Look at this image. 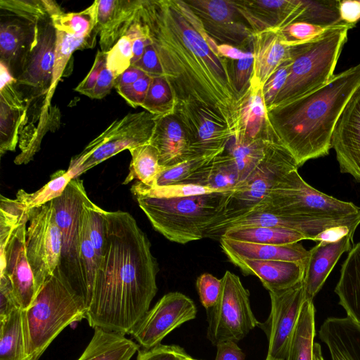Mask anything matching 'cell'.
Returning <instances> with one entry per match:
<instances>
[{
    "label": "cell",
    "mask_w": 360,
    "mask_h": 360,
    "mask_svg": "<svg viewBox=\"0 0 360 360\" xmlns=\"http://www.w3.org/2000/svg\"><path fill=\"white\" fill-rule=\"evenodd\" d=\"M331 148L340 170L360 183V89L349 101L335 127Z\"/></svg>",
    "instance_id": "cell-20"
},
{
    "label": "cell",
    "mask_w": 360,
    "mask_h": 360,
    "mask_svg": "<svg viewBox=\"0 0 360 360\" xmlns=\"http://www.w3.org/2000/svg\"><path fill=\"white\" fill-rule=\"evenodd\" d=\"M220 246L226 255L257 260H282L307 262L309 250L300 242L285 245H268L239 241L221 237Z\"/></svg>",
    "instance_id": "cell-30"
},
{
    "label": "cell",
    "mask_w": 360,
    "mask_h": 360,
    "mask_svg": "<svg viewBox=\"0 0 360 360\" xmlns=\"http://www.w3.org/2000/svg\"><path fill=\"white\" fill-rule=\"evenodd\" d=\"M335 292L347 317L360 326V243L352 247L342 264Z\"/></svg>",
    "instance_id": "cell-32"
},
{
    "label": "cell",
    "mask_w": 360,
    "mask_h": 360,
    "mask_svg": "<svg viewBox=\"0 0 360 360\" xmlns=\"http://www.w3.org/2000/svg\"><path fill=\"white\" fill-rule=\"evenodd\" d=\"M153 77L146 74L129 87L122 89L117 93L131 107H141L146 99Z\"/></svg>",
    "instance_id": "cell-54"
},
{
    "label": "cell",
    "mask_w": 360,
    "mask_h": 360,
    "mask_svg": "<svg viewBox=\"0 0 360 360\" xmlns=\"http://www.w3.org/2000/svg\"><path fill=\"white\" fill-rule=\"evenodd\" d=\"M175 105L166 79L162 76L153 77L141 108L153 115L162 117L173 114Z\"/></svg>",
    "instance_id": "cell-45"
},
{
    "label": "cell",
    "mask_w": 360,
    "mask_h": 360,
    "mask_svg": "<svg viewBox=\"0 0 360 360\" xmlns=\"http://www.w3.org/2000/svg\"><path fill=\"white\" fill-rule=\"evenodd\" d=\"M302 12L296 22H304L324 27L342 22L339 13V1L302 0Z\"/></svg>",
    "instance_id": "cell-44"
},
{
    "label": "cell",
    "mask_w": 360,
    "mask_h": 360,
    "mask_svg": "<svg viewBox=\"0 0 360 360\" xmlns=\"http://www.w3.org/2000/svg\"><path fill=\"white\" fill-rule=\"evenodd\" d=\"M158 117L142 111L128 113L115 120L80 153L72 158L67 170L73 179L79 178L91 168L124 150L150 143Z\"/></svg>",
    "instance_id": "cell-10"
},
{
    "label": "cell",
    "mask_w": 360,
    "mask_h": 360,
    "mask_svg": "<svg viewBox=\"0 0 360 360\" xmlns=\"http://www.w3.org/2000/svg\"><path fill=\"white\" fill-rule=\"evenodd\" d=\"M73 179L68 170H59L53 173L51 180L34 193H27L20 189L16 193V198L22 201L30 210L48 203L60 197L65 188Z\"/></svg>",
    "instance_id": "cell-42"
},
{
    "label": "cell",
    "mask_w": 360,
    "mask_h": 360,
    "mask_svg": "<svg viewBox=\"0 0 360 360\" xmlns=\"http://www.w3.org/2000/svg\"><path fill=\"white\" fill-rule=\"evenodd\" d=\"M216 347L215 360H245V355L236 342H221Z\"/></svg>",
    "instance_id": "cell-59"
},
{
    "label": "cell",
    "mask_w": 360,
    "mask_h": 360,
    "mask_svg": "<svg viewBox=\"0 0 360 360\" xmlns=\"http://www.w3.org/2000/svg\"><path fill=\"white\" fill-rule=\"evenodd\" d=\"M173 115L186 132L190 158L220 155L233 137L228 124L219 115L199 105L178 104Z\"/></svg>",
    "instance_id": "cell-14"
},
{
    "label": "cell",
    "mask_w": 360,
    "mask_h": 360,
    "mask_svg": "<svg viewBox=\"0 0 360 360\" xmlns=\"http://www.w3.org/2000/svg\"><path fill=\"white\" fill-rule=\"evenodd\" d=\"M221 237L252 243L285 245L308 240L296 231L269 226L240 227L227 229Z\"/></svg>",
    "instance_id": "cell-37"
},
{
    "label": "cell",
    "mask_w": 360,
    "mask_h": 360,
    "mask_svg": "<svg viewBox=\"0 0 360 360\" xmlns=\"http://www.w3.org/2000/svg\"><path fill=\"white\" fill-rule=\"evenodd\" d=\"M98 0L77 13H64L57 4L52 12L55 28L77 38L98 35L96 30Z\"/></svg>",
    "instance_id": "cell-39"
},
{
    "label": "cell",
    "mask_w": 360,
    "mask_h": 360,
    "mask_svg": "<svg viewBox=\"0 0 360 360\" xmlns=\"http://www.w3.org/2000/svg\"><path fill=\"white\" fill-rule=\"evenodd\" d=\"M86 198L88 195L83 181L75 178L70 181L60 197L52 200L56 221L62 235V252L59 267L84 299L79 243L82 207Z\"/></svg>",
    "instance_id": "cell-13"
},
{
    "label": "cell",
    "mask_w": 360,
    "mask_h": 360,
    "mask_svg": "<svg viewBox=\"0 0 360 360\" xmlns=\"http://www.w3.org/2000/svg\"><path fill=\"white\" fill-rule=\"evenodd\" d=\"M267 109L263 97V86L250 81V86L238 103L236 140L255 139L264 135Z\"/></svg>",
    "instance_id": "cell-31"
},
{
    "label": "cell",
    "mask_w": 360,
    "mask_h": 360,
    "mask_svg": "<svg viewBox=\"0 0 360 360\" xmlns=\"http://www.w3.org/2000/svg\"><path fill=\"white\" fill-rule=\"evenodd\" d=\"M146 74L143 70L134 66H130L116 78L115 88L117 92L129 87Z\"/></svg>",
    "instance_id": "cell-60"
},
{
    "label": "cell",
    "mask_w": 360,
    "mask_h": 360,
    "mask_svg": "<svg viewBox=\"0 0 360 360\" xmlns=\"http://www.w3.org/2000/svg\"><path fill=\"white\" fill-rule=\"evenodd\" d=\"M150 143L158 149L163 166L172 167L191 158L186 132L173 114L158 117Z\"/></svg>",
    "instance_id": "cell-29"
},
{
    "label": "cell",
    "mask_w": 360,
    "mask_h": 360,
    "mask_svg": "<svg viewBox=\"0 0 360 360\" xmlns=\"http://www.w3.org/2000/svg\"><path fill=\"white\" fill-rule=\"evenodd\" d=\"M233 3L254 32L281 30L296 22L302 12V0H245Z\"/></svg>",
    "instance_id": "cell-22"
},
{
    "label": "cell",
    "mask_w": 360,
    "mask_h": 360,
    "mask_svg": "<svg viewBox=\"0 0 360 360\" xmlns=\"http://www.w3.org/2000/svg\"><path fill=\"white\" fill-rule=\"evenodd\" d=\"M352 231L335 241L322 240L309 250L302 283L305 300L313 301L344 252L352 248Z\"/></svg>",
    "instance_id": "cell-23"
},
{
    "label": "cell",
    "mask_w": 360,
    "mask_h": 360,
    "mask_svg": "<svg viewBox=\"0 0 360 360\" xmlns=\"http://www.w3.org/2000/svg\"><path fill=\"white\" fill-rule=\"evenodd\" d=\"M329 27H330L319 26L304 22H294L279 31L283 43L291 47L313 40L323 34Z\"/></svg>",
    "instance_id": "cell-49"
},
{
    "label": "cell",
    "mask_w": 360,
    "mask_h": 360,
    "mask_svg": "<svg viewBox=\"0 0 360 360\" xmlns=\"http://www.w3.org/2000/svg\"><path fill=\"white\" fill-rule=\"evenodd\" d=\"M116 77L108 68L107 63L103 68L96 86L93 89L89 98L101 99L106 96L115 87Z\"/></svg>",
    "instance_id": "cell-57"
},
{
    "label": "cell",
    "mask_w": 360,
    "mask_h": 360,
    "mask_svg": "<svg viewBox=\"0 0 360 360\" xmlns=\"http://www.w3.org/2000/svg\"><path fill=\"white\" fill-rule=\"evenodd\" d=\"M206 310L207 338L215 346L221 342H236L243 339L259 323L251 309L249 291L230 271H226L221 278L217 302Z\"/></svg>",
    "instance_id": "cell-11"
},
{
    "label": "cell",
    "mask_w": 360,
    "mask_h": 360,
    "mask_svg": "<svg viewBox=\"0 0 360 360\" xmlns=\"http://www.w3.org/2000/svg\"><path fill=\"white\" fill-rule=\"evenodd\" d=\"M360 89V63L325 84L267 110V124L299 167L327 155L337 122Z\"/></svg>",
    "instance_id": "cell-3"
},
{
    "label": "cell",
    "mask_w": 360,
    "mask_h": 360,
    "mask_svg": "<svg viewBox=\"0 0 360 360\" xmlns=\"http://www.w3.org/2000/svg\"><path fill=\"white\" fill-rule=\"evenodd\" d=\"M266 360H269V359H266Z\"/></svg>",
    "instance_id": "cell-63"
},
{
    "label": "cell",
    "mask_w": 360,
    "mask_h": 360,
    "mask_svg": "<svg viewBox=\"0 0 360 360\" xmlns=\"http://www.w3.org/2000/svg\"><path fill=\"white\" fill-rule=\"evenodd\" d=\"M314 317L313 301L305 300L292 336L286 360H325L321 345L314 342Z\"/></svg>",
    "instance_id": "cell-33"
},
{
    "label": "cell",
    "mask_w": 360,
    "mask_h": 360,
    "mask_svg": "<svg viewBox=\"0 0 360 360\" xmlns=\"http://www.w3.org/2000/svg\"><path fill=\"white\" fill-rule=\"evenodd\" d=\"M107 63L106 52L98 51L90 71L75 90L88 97L94 89L103 68Z\"/></svg>",
    "instance_id": "cell-55"
},
{
    "label": "cell",
    "mask_w": 360,
    "mask_h": 360,
    "mask_svg": "<svg viewBox=\"0 0 360 360\" xmlns=\"http://www.w3.org/2000/svg\"><path fill=\"white\" fill-rule=\"evenodd\" d=\"M319 335L332 360H360V326L349 317L326 319Z\"/></svg>",
    "instance_id": "cell-28"
},
{
    "label": "cell",
    "mask_w": 360,
    "mask_h": 360,
    "mask_svg": "<svg viewBox=\"0 0 360 360\" xmlns=\"http://www.w3.org/2000/svg\"><path fill=\"white\" fill-rule=\"evenodd\" d=\"M232 62L234 86L239 95L242 96L250 86L253 75V54L243 59L232 60Z\"/></svg>",
    "instance_id": "cell-52"
},
{
    "label": "cell",
    "mask_w": 360,
    "mask_h": 360,
    "mask_svg": "<svg viewBox=\"0 0 360 360\" xmlns=\"http://www.w3.org/2000/svg\"><path fill=\"white\" fill-rule=\"evenodd\" d=\"M217 53L224 58L238 60L250 56L252 51H243L242 49L229 44H218Z\"/></svg>",
    "instance_id": "cell-61"
},
{
    "label": "cell",
    "mask_w": 360,
    "mask_h": 360,
    "mask_svg": "<svg viewBox=\"0 0 360 360\" xmlns=\"http://www.w3.org/2000/svg\"><path fill=\"white\" fill-rule=\"evenodd\" d=\"M221 191H224L181 183L165 186L154 185L150 186L137 181L134 184L131 188L132 194L137 193L158 198H176Z\"/></svg>",
    "instance_id": "cell-43"
},
{
    "label": "cell",
    "mask_w": 360,
    "mask_h": 360,
    "mask_svg": "<svg viewBox=\"0 0 360 360\" xmlns=\"http://www.w3.org/2000/svg\"><path fill=\"white\" fill-rule=\"evenodd\" d=\"M0 63L13 77L30 41L32 20L22 1L1 0Z\"/></svg>",
    "instance_id": "cell-19"
},
{
    "label": "cell",
    "mask_w": 360,
    "mask_h": 360,
    "mask_svg": "<svg viewBox=\"0 0 360 360\" xmlns=\"http://www.w3.org/2000/svg\"><path fill=\"white\" fill-rule=\"evenodd\" d=\"M196 314L191 299L179 292H169L148 311L131 335L144 349H151L174 329L194 319Z\"/></svg>",
    "instance_id": "cell-16"
},
{
    "label": "cell",
    "mask_w": 360,
    "mask_h": 360,
    "mask_svg": "<svg viewBox=\"0 0 360 360\" xmlns=\"http://www.w3.org/2000/svg\"><path fill=\"white\" fill-rule=\"evenodd\" d=\"M359 1H360V0H359Z\"/></svg>",
    "instance_id": "cell-64"
},
{
    "label": "cell",
    "mask_w": 360,
    "mask_h": 360,
    "mask_svg": "<svg viewBox=\"0 0 360 360\" xmlns=\"http://www.w3.org/2000/svg\"><path fill=\"white\" fill-rule=\"evenodd\" d=\"M182 360H199V359H193L191 356H190L188 354H186Z\"/></svg>",
    "instance_id": "cell-62"
},
{
    "label": "cell",
    "mask_w": 360,
    "mask_h": 360,
    "mask_svg": "<svg viewBox=\"0 0 360 360\" xmlns=\"http://www.w3.org/2000/svg\"><path fill=\"white\" fill-rule=\"evenodd\" d=\"M16 309L20 308L12 284L6 274H0V320L4 319Z\"/></svg>",
    "instance_id": "cell-56"
},
{
    "label": "cell",
    "mask_w": 360,
    "mask_h": 360,
    "mask_svg": "<svg viewBox=\"0 0 360 360\" xmlns=\"http://www.w3.org/2000/svg\"><path fill=\"white\" fill-rule=\"evenodd\" d=\"M133 35L129 28L116 44L106 52L107 67L117 77L131 66L133 58Z\"/></svg>",
    "instance_id": "cell-48"
},
{
    "label": "cell",
    "mask_w": 360,
    "mask_h": 360,
    "mask_svg": "<svg viewBox=\"0 0 360 360\" xmlns=\"http://www.w3.org/2000/svg\"><path fill=\"white\" fill-rule=\"evenodd\" d=\"M187 353L178 345H158L139 351L136 360H182Z\"/></svg>",
    "instance_id": "cell-53"
},
{
    "label": "cell",
    "mask_w": 360,
    "mask_h": 360,
    "mask_svg": "<svg viewBox=\"0 0 360 360\" xmlns=\"http://www.w3.org/2000/svg\"><path fill=\"white\" fill-rule=\"evenodd\" d=\"M54 65L51 88L53 96L55 89L60 80L72 53L77 49L93 48L96 41L97 34L87 37L77 38L56 30Z\"/></svg>",
    "instance_id": "cell-41"
},
{
    "label": "cell",
    "mask_w": 360,
    "mask_h": 360,
    "mask_svg": "<svg viewBox=\"0 0 360 360\" xmlns=\"http://www.w3.org/2000/svg\"><path fill=\"white\" fill-rule=\"evenodd\" d=\"M339 13L343 22L354 25L360 20V1L357 0L339 1Z\"/></svg>",
    "instance_id": "cell-58"
},
{
    "label": "cell",
    "mask_w": 360,
    "mask_h": 360,
    "mask_svg": "<svg viewBox=\"0 0 360 360\" xmlns=\"http://www.w3.org/2000/svg\"><path fill=\"white\" fill-rule=\"evenodd\" d=\"M297 170L283 176L254 212L266 210L304 221H337L360 217V207L316 190L301 177Z\"/></svg>",
    "instance_id": "cell-9"
},
{
    "label": "cell",
    "mask_w": 360,
    "mask_h": 360,
    "mask_svg": "<svg viewBox=\"0 0 360 360\" xmlns=\"http://www.w3.org/2000/svg\"><path fill=\"white\" fill-rule=\"evenodd\" d=\"M271 311L258 327L263 330L269 340L266 359L286 360L292 336L305 300L302 281L281 290L269 292Z\"/></svg>",
    "instance_id": "cell-15"
},
{
    "label": "cell",
    "mask_w": 360,
    "mask_h": 360,
    "mask_svg": "<svg viewBox=\"0 0 360 360\" xmlns=\"http://www.w3.org/2000/svg\"><path fill=\"white\" fill-rule=\"evenodd\" d=\"M136 18L148 30L175 105L196 104L213 110L234 136L241 96L233 83V62L218 55V44L187 2L140 0Z\"/></svg>",
    "instance_id": "cell-1"
},
{
    "label": "cell",
    "mask_w": 360,
    "mask_h": 360,
    "mask_svg": "<svg viewBox=\"0 0 360 360\" xmlns=\"http://www.w3.org/2000/svg\"><path fill=\"white\" fill-rule=\"evenodd\" d=\"M216 155L193 157L172 167H168L158 177L155 185L179 184L212 161Z\"/></svg>",
    "instance_id": "cell-47"
},
{
    "label": "cell",
    "mask_w": 360,
    "mask_h": 360,
    "mask_svg": "<svg viewBox=\"0 0 360 360\" xmlns=\"http://www.w3.org/2000/svg\"><path fill=\"white\" fill-rule=\"evenodd\" d=\"M292 60L282 64L268 79L263 86V97L266 108L269 107L285 84L290 74Z\"/></svg>",
    "instance_id": "cell-51"
},
{
    "label": "cell",
    "mask_w": 360,
    "mask_h": 360,
    "mask_svg": "<svg viewBox=\"0 0 360 360\" xmlns=\"http://www.w3.org/2000/svg\"><path fill=\"white\" fill-rule=\"evenodd\" d=\"M201 21L207 34L222 44L251 43L254 32L235 7L232 0L186 1Z\"/></svg>",
    "instance_id": "cell-17"
},
{
    "label": "cell",
    "mask_w": 360,
    "mask_h": 360,
    "mask_svg": "<svg viewBox=\"0 0 360 360\" xmlns=\"http://www.w3.org/2000/svg\"><path fill=\"white\" fill-rule=\"evenodd\" d=\"M22 309L0 320V360H26Z\"/></svg>",
    "instance_id": "cell-40"
},
{
    "label": "cell",
    "mask_w": 360,
    "mask_h": 360,
    "mask_svg": "<svg viewBox=\"0 0 360 360\" xmlns=\"http://www.w3.org/2000/svg\"><path fill=\"white\" fill-rule=\"evenodd\" d=\"M196 288L202 306L207 309L217 302L221 289V278L204 273L196 280Z\"/></svg>",
    "instance_id": "cell-50"
},
{
    "label": "cell",
    "mask_w": 360,
    "mask_h": 360,
    "mask_svg": "<svg viewBox=\"0 0 360 360\" xmlns=\"http://www.w3.org/2000/svg\"><path fill=\"white\" fill-rule=\"evenodd\" d=\"M83 206L87 215L90 240L96 254L98 264H99L103 258L105 248V210L94 204L89 197L84 202Z\"/></svg>",
    "instance_id": "cell-46"
},
{
    "label": "cell",
    "mask_w": 360,
    "mask_h": 360,
    "mask_svg": "<svg viewBox=\"0 0 360 360\" xmlns=\"http://www.w3.org/2000/svg\"><path fill=\"white\" fill-rule=\"evenodd\" d=\"M129 151L131 160L123 184L137 179L146 186L155 185L160 175L168 167L160 165L158 149L148 143L132 148Z\"/></svg>",
    "instance_id": "cell-36"
},
{
    "label": "cell",
    "mask_w": 360,
    "mask_h": 360,
    "mask_svg": "<svg viewBox=\"0 0 360 360\" xmlns=\"http://www.w3.org/2000/svg\"><path fill=\"white\" fill-rule=\"evenodd\" d=\"M124 335L95 328L90 342L77 360H130L139 345Z\"/></svg>",
    "instance_id": "cell-34"
},
{
    "label": "cell",
    "mask_w": 360,
    "mask_h": 360,
    "mask_svg": "<svg viewBox=\"0 0 360 360\" xmlns=\"http://www.w3.org/2000/svg\"><path fill=\"white\" fill-rule=\"evenodd\" d=\"M360 217L337 221H304L266 210L250 213L229 221L212 233L208 238L219 239L229 229L251 226H269L290 229L304 234L308 240L315 241L322 232L338 226H358Z\"/></svg>",
    "instance_id": "cell-21"
},
{
    "label": "cell",
    "mask_w": 360,
    "mask_h": 360,
    "mask_svg": "<svg viewBox=\"0 0 360 360\" xmlns=\"http://www.w3.org/2000/svg\"><path fill=\"white\" fill-rule=\"evenodd\" d=\"M140 0H98L96 30L102 51L108 52L128 31Z\"/></svg>",
    "instance_id": "cell-26"
},
{
    "label": "cell",
    "mask_w": 360,
    "mask_h": 360,
    "mask_svg": "<svg viewBox=\"0 0 360 360\" xmlns=\"http://www.w3.org/2000/svg\"><path fill=\"white\" fill-rule=\"evenodd\" d=\"M86 311L84 299L57 267L22 311L26 360H39L65 327L86 319Z\"/></svg>",
    "instance_id": "cell-5"
},
{
    "label": "cell",
    "mask_w": 360,
    "mask_h": 360,
    "mask_svg": "<svg viewBox=\"0 0 360 360\" xmlns=\"http://www.w3.org/2000/svg\"><path fill=\"white\" fill-rule=\"evenodd\" d=\"M27 221L28 217L13 231L7 243L0 246V274H4L8 277L22 310L27 309L31 305L37 294L26 252Z\"/></svg>",
    "instance_id": "cell-18"
},
{
    "label": "cell",
    "mask_w": 360,
    "mask_h": 360,
    "mask_svg": "<svg viewBox=\"0 0 360 360\" xmlns=\"http://www.w3.org/2000/svg\"><path fill=\"white\" fill-rule=\"evenodd\" d=\"M355 25L341 22L304 44L290 47L292 60L290 74L270 109L300 97L327 83L334 71L347 40L348 32Z\"/></svg>",
    "instance_id": "cell-7"
},
{
    "label": "cell",
    "mask_w": 360,
    "mask_h": 360,
    "mask_svg": "<svg viewBox=\"0 0 360 360\" xmlns=\"http://www.w3.org/2000/svg\"><path fill=\"white\" fill-rule=\"evenodd\" d=\"M265 136L264 158L249 176L232 192L221 216L207 230L205 238H208L229 221L254 212L283 176L298 169L295 158L269 125L266 127Z\"/></svg>",
    "instance_id": "cell-8"
},
{
    "label": "cell",
    "mask_w": 360,
    "mask_h": 360,
    "mask_svg": "<svg viewBox=\"0 0 360 360\" xmlns=\"http://www.w3.org/2000/svg\"><path fill=\"white\" fill-rule=\"evenodd\" d=\"M27 223L26 252L38 293L61 259L62 235L52 201L30 209Z\"/></svg>",
    "instance_id": "cell-12"
},
{
    "label": "cell",
    "mask_w": 360,
    "mask_h": 360,
    "mask_svg": "<svg viewBox=\"0 0 360 360\" xmlns=\"http://www.w3.org/2000/svg\"><path fill=\"white\" fill-rule=\"evenodd\" d=\"M233 191L176 198L133 195L157 231L170 241L186 244L205 238L221 216Z\"/></svg>",
    "instance_id": "cell-6"
},
{
    "label": "cell",
    "mask_w": 360,
    "mask_h": 360,
    "mask_svg": "<svg viewBox=\"0 0 360 360\" xmlns=\"http://www.w3.org/2000/svg\"><path fill=\"white\" fill-rule=\"evenodd\" d=\"M265 148V133L263 136L255 139L236 140L232 138L229 141L225 152L236 164L240 184L249 176L261 162Z\"/></svg>",
    "instance_id": "cell-38"
},
{
    "label": "cell",
    "mask_w": 360,
    "mask_h": 360,
    "mask_svg": "<svg viewBox=\"0 0 360 360\" xmlns=\"http://www.w3.org/2000/svg\"><path fill=\"white\" fill-rule=\"evenodd\" d=\"M53 1H26L33 26L30 41L13 76L14 86L25 103L26 113L22 129L37 120L38 127H47L51 88L54 65L56 30L52 12Z\"/></svg>",
    "instance_id": "cell-4"
},
{
    "label": "cell",
    "mask_w": 360,
    "mask_h": 360,
    "mask_svg": "<svg viewBox=\"0 0 360 360\" xmlns=\"http://www.w3.org/2000/svg\"><path fill=\"white\" fill-rule=\"evenodd\" d=\"M15 78L1 65L0 154L14 151L24 122L25 103L16 90Z\"/></svg>",
    "instance_id": "cell-24"
},
{
    "label": "cell",
    "mask_w": 360,
    "mask_h": 360,
    "mask_svg": "<svg viewBox=\"0 0 360 360\" xmlns=\"http://www.w3.org/2000/svg\"><path fill=\"white\" fill-rule=\"evenodd\" d=\"M251 45L253 54L251 81L264 86L282 64L291 59L290 47L283 43L279 30L254 32Z\"/></svg>",
    "instance_id": "cell-27"
},
{
    "label": "cell",
    "mask_w": 360,
    "mask_h": 360,
    "mask_svg": "<svg viewBox=\"0 0 360 360\" xmlns=\"http://www.w3.org/2000/svg\"><path fill=\"white\" fill-rule=\"evenodd\" d=\"M243 274L257 276L269 292L289 288L302 281L305 263L282 260H257L227 257Z\"/></svg>",
    "instance_id": "cell-25"
},
{
    "label": "cell",
    "mask_w": 360,
    "mask_h": 360,
    "mask_svg": "<svg viewBox=\"0 0 360 360\" xmlns=\"http://www.w3.org/2000/svg\"><path fill=\"white\" fill-rule=\"evenodd\" d=\"M181 183L229 191L236 190L240 181L234 161L224 151Z\"/></svg>",
    "instance_id": "cell-35"
},
{
    "label": "cell",
    "mask_w": 360,
    "mask_h": 360,
    "mask_svg": "<svg viewBox=\"0 0 360 360\" xmlns=\"http://www.w3.org/2000/svg\"><path fill=\"white\" fill-rule=\"evenodd\" d=\"M105 218L104 252L86 319L94 328L131 334L157 293L158 264L147 236L129 212L105 211Z\"/></svg>",
    "instance_id": "cell-2"
}]
</instances>
